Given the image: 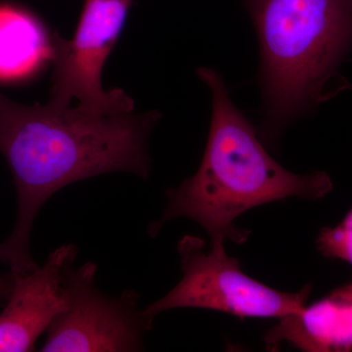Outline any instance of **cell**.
I'll list each match as a JSON object with an SVG mask.
<instances>
[{
	"label": "cell",
	"mask_w": 352,
	"mask_h": 352,
	"mask_svg": "<svg viewBox=\"0 0 352 352\" xmlns=\"http://www.w3.org/2000/svg\"><path fill=\"white\" fill-rule=\"evenodd\" d=\"M76 254V245H61L43 266L25 274H12V289L0 314V352L34 351L38 338L66 309L62 279Z\"/></svg>",
	"instance_id": "cell-7"
},
{
	"label": "cell",
	"mask_w": 352,
	"mask_h": 352,
	"mask_svg": "<svg viewBox=\"0 0 352 352\" xmlns=\"http://www.w3.org/2000/svg\"><path fill=\"white\" fill-rule=\"evenodd\" d=\"M316 245L326 258L340 259L352 265V208L337 226L322 229Z\"/></svg>",
	"instance_id": "cell-10"
},
{
	"label": "cell",
	"mask_w": 352,
	"mask_h": 352,
	"mask_svg": "<svg viewBox=\"0 0 352 352\" xmlns=\"http://www.w3.org/2000/svg\"><path fill=\"white\" fill-rule=\"evenodd\" d=\"M182 279L161 300L143 309L154 320L176 308H203L240 318H277L302 309L312 292L307 285L296 293L270 288L245 274L237 258L226 254L224 242H206L186 235L177 245Z\"/></svg>",
	"instance_id": "cell-4"
},
{
	"label": "cell",
	"mask_w": 352,
	"mask_h": 352,
	"mask_svg": "<svg viewBox=\"0 0 352 352\" xmlns=\"http://www.w3.org/2000/svg\"><path fill=\"white\" fill-rule=\"evenodd\" d=\"M97 265L73 264L65 270L62 287L67 307L47 330L43 352L141 351L153 319L138 308L139 295L101 293L95 285Z\"/></svg>",
	"instance_id": "cell-5"
},
{
	"label": "cell",
	"mask_w": 352,
	"mask_h": 352,
	"mask_svg": "<svg viewBox=\"0 0 352 352\" xmlns=\"http://www.w3.org/2000/svg\"><path fill=\"white\" fill-rule=\"evenodd\" d=\"M259 47L264 145L320 100L322 89L352 50V0H242Z\"/></svg>",
	"instance_id": "cell-3"
},
{
	"label": "cell",
	"mask_w": 352,
	"mask_h": 352,
	"mask_svg": "<svg viewBox=\"0 0 352 352\" xmlns=\"http://www.w3.org/2000/svg\"><path fill=\"white\" fill-rule=\"evenodd\" d=\"M161 113H102L76 106L25 105L0 94V152L17 192L12 232L0 243V263L14 275L38 267L31 252L34 220L60 189L124 171L148 179V139Z\"/></svg>",
	"instance_id": "cell-1"
},
{
	"label": "cell",
	"mask_w": 352,
	"mask_h": 352,
	"mask_svg": "<svg viewBox=\"0 0 352 352\" xmlns=\"http://www.w3.org/2000/svg\"><path fill=\"white\" fill-rule=\"evenodd\" d=\"M133 0H85L71 39L58 34L50 102L102 113H131L134 102L122 89L105 91L102 73L126 27Z\"/></svg>",
	"instance_id": "cell-6"
},
{
	"label": "cell",
	"mask_w": 352,
	"mask_h": 352,
	"mask_svg": "<svg viewBox=\"0 0 352 352\" xmlns=\"http://www.w3.org/2000/svg\"><path fill=\"white\" fill-rule=\"evenodd\" d=\"M197 74L212 95L207 147L195 175L166 190L164 214L149 227L152 237L170 220L186 217L205 229L210 242L241 245L251 231L235 221L248 210L292 197L318 200L330 193L327 173H294L270 156L258 129L233 103L221 74L207 67Z\"/></svg>",
	"instance_id": "cell-2"
},
{
	"label": "cell",
	"mask_w": 352,
	"mask_h": 352,
	"mask_svg": "<svg viewBox=\"0 0 352 352\" xmlns=\"http://www.w3.org/2000/svg\"><path fill=\"white\" fill-rule=\"evenodd\" d=\"M58 32L30 7L0 0V85L23 87L52 67Z\"/></svg>",
	"instance_id": "cell-8"
},
{
	"label": "cell",
	"mask_w": 352,
	"mask_h": 352,
	"mask_svg": "<svg viewBox=\"0 0 352 352\" xmlns=\"http://www.w3.org/2000/svg\"><path fill=\"white\" fill-rule=\"evenodd\" d=\"M13 285L12 273L8 274H0V303L6 302L10 294Z\"/></svg>",
	"instance_id": "cell-11"
},
{
	"label": "cell",
	"mask_w": 352,
	"mask_h": 352,
	"mask_svg": "<svg viewBox=\"0 0 352 352\" xmlns=\"http://www.w3.org/2000/svg\"><path fill=\"white\" fill-rule=\"evenodd\" d=\"M268 351L282 344L308 352L352 351V283L279 319L263 338Z\"/></svg>",
	"instance_id": "cell-9"
}]
</instances>
